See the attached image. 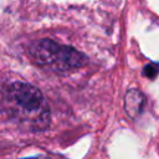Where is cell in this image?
<instances>
[{
    "label": "cell",
    "mask_w": 159,
    "mask_h": 159,
    "mask_svg": "<svg viewBox=\"0 0 159 159\" xmlns=\"http://www.w3.org/2000/svg\"><path fill=\"white\" fill-rule=\"evenodd\" d=\"M24 159H50L45 155H35V157H29V158H24Z\"/></svg>",
    "instance_id": "obj_5"
},
{
    "label": "cell",
    "mask_w": 159,
    "mask_h": 159,
    "mask_svg": "<svg viewBox=\"0 0 159 159\" xmlns=\"http://www.w3.org/2000/svg\"><path fill=\"white\" fill-rule=\"evenodd\" d=\"M144 106V96L137 88H130L124 96V111L129 118H135Z\"/></svg>",
    "instance_id": "obj_3"
},
{
    "label": "cell",
    "mask_w": 159,
    "mask_h": 159,
    "mask_svg": "<svg viewBox=\"0 0 159 159\" xmlns=\"http://www.w3.org/2000/svg\"><path fill=\"white\" fill-rule=\"evenodd\" d=\"M0 112L11 122L29 130H45L50 109L39 88L25 82H12L0 89Z\"/></svg>",
    "instance_id": "obj_1"
},
{
    "label": "cell",
    "mask_w": 159,
    "mask_h": 159,
    "mask_svg": "<svg viewBox=\"0 0 159 159\" xmlns=\"http://www.w3.org/2000/svg\"><path fill=\"white\" fill-rule=\"evenodd\" d=\"M159 75V62H150L144 66L143 68V76L154 80Z\"/></svg>",
    "instance_id": "obj_4"
},
{
    "label": "cell",
    "mask_w": 159,
    "mask_h": 159,
    "mask_svg": "<svg viewBox=\"0 0 159 159\" xmlns=\"http://www.w3.org/2000/svg\"><path fill=\"white\" fill-rule=\"evenodd\" d=\"M27 55L35 65L57 72L78 68L87 63L84 53L50 39L32 41L27 47Z\"/></svg>",
    "instance_id": "obj_2"
}]
</instances>
